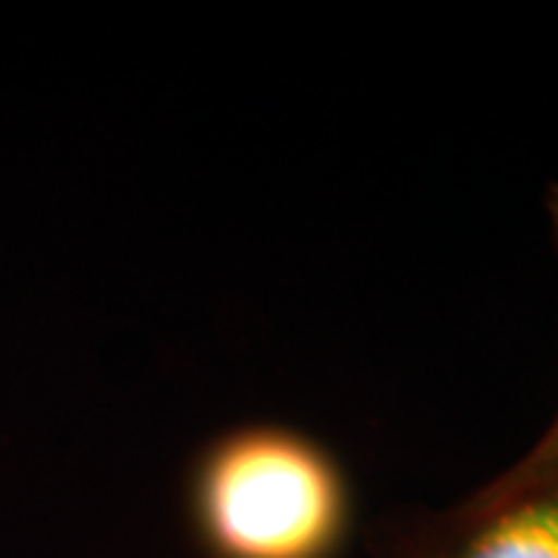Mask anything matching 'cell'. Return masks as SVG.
Masks as SVG:
<instances>
[{
  "label": "cell",
  "instance_id": "1",
  "mask_svg": "<svg viewBox=\"0 0 558 558\" xmlns=\"http://www.w3.org/2000/svg\"><path fill=\"white\" fill-rule=\"evenodd\" d=\"M183 499L205 558H339L357 515L341 459L282 422L208 440L190 462Z\"/></svg>",
  "mask_w": 558,
  "mask_h": 558
},
{
  "label": "cell",
  "instance_id": "2",
  "mask_svg": "<svg viewBox=\"0 0 558 558\" xmlns=\"http://www.w3.org/2000/svg\"><path fill=\"white\" fill-rule=\"evenodd\" d=\"M379 558H558V459H519L453 509L400 524Z\"/></svg>",
  "mask_w": 558,
  "mask_h": 558
},
{
  "label": "cell",
  "instance_id": "3",
  "mask_svg": "<svg viewBox=\"0 0 558 558\" xmlns=\"http://www.w3.org/2000/svg\"><path fill=\"white\" fill-rule=\"evenodd\" d=\"M546 215H549V223H553V236H556L558 245V183H553V190H549V199H546ZM521 459H527V462H546V459H558V413L556 418L546 425V432L539 435L537 444L524 453Z\"/></svg>",
  "mask_w": 558,
  "mask_h": 558
}]
</instances>
